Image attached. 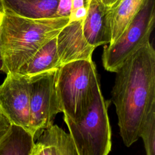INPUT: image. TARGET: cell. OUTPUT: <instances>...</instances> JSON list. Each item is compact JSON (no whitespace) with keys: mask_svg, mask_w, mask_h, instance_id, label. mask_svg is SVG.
Wrapping results in <instances>:
<instances>
[{"mask_svg":"<svg viewBox=\"0 0 155 155\" xmlns=\"http://www.w3.org/2000/svg\"><path fill=\"white\" fill-rule=\"evenodd\" d=\"M111 90L120 135L126 147L139 138L145 116L155 104V51L148 42L127 59L115 72Z\"/></svg>","mask_w":155,"mask_h":155,"instance_id":"1","label":"cell"},{"mask_svg":"<svg viewBox=\"0 0 155 155\" xmlns=\"http://www.w3.org/2000/svg\"><path fill=\"white\" fill-rule=\"evenodd\" d=\"M68 21L69 16L27 18L0 7L2 73H16L44 45L56 37Z\"/></svg>","mask_w":155,"mask_h":155,"instance_id":"2","label":"cell"},{"mask_svg":"<svg viewBox=\"0 0 155 155\" xmlns=\"http://www.w3.org/2000/svg\"><path fill=\"white\" fill-rule=\"evenodd\" d=\"M101 87L92 60H78L61 65L57 70L55 89L61 112L74 121L82 119Z\"/></svg>","mask_w":155,"mask_h":155,"instance_id":"3","label":"cell"},{"mask_svg":"<svg viewBox=\"0 0 155 155\" xmlns=\"http://www.w3.org/2000/svg\"><path fill=\"white\" fill-rule=\"evenodd\" d=\"M110 101H105L101 87L84 116L74 121L64 116L78 155H107L111 148V130L108 115Z\"/></svg>","mask_w":155,"mask_h":155,"instance_id":"4","label":"cell"},{"mask_svg":"<svg viewBox=\"0 0 155 155\" xmlns=\"http://www.w3.org/2000/svg\"><path fill=\"white\" fill-rule=\"evenodd\" d=\"M155 23L154 0H145L140 11L117 39L105 45L102 54L105 70L115 73L134 52L150 42Z\"/></svg>","mask_w":155,"mask_h":155,"instance_id":"5","label":"cell"},{"mask_svg":"<svg viewBox=\"0 0 155 155\" xmlns=\"http://www.w3.org/2000/svg\"><path fill=\"white\" fill-rule=\"evenodd\" d=\"M58 68L29 77V131L35 137L53 124L56 115L61 112L55 89V78Z\"/></svg>","mask_w":155,"mask_h":155,"instance_id":"6","label":"cell"},{"mask_svg":"<svg viewBox=\"0 0 155 155\" xmlns=\"http://www.w3.org/2000/svg\"><path fill=\"white\" fill-rule=\"evenodd\" d=\"M0 112L11 124L29 131L30 80L18 73H8L0 85Z\"/></svg>","mask_w":155,"mask_h":155,"instance_id":"7","label":"cell"},{"mask_svg":"<svg viewBox=\"0 0 155 155\" xmlns=\"http://www.w3.org/2000/svg\"><path fill=\"white\" fill-rule=\"evenodd\" d=\"M83 21L68 22L56 36V48L61 65L78 60H92L96 48L84 37Z\"/></svg>","mask_w":155,"mask_h":155,"instance_id":"8","label":"cell"},{"mask_svg":"<svg viewBox=\"0 0 155 155\" xmlns=\"http://www.w3.org/2000/svg\"><path fill=\"white\" fill-rule=\"evenodd\" d=\"M31 155H78L70 133L53 124L36 137Z\"/></svg>","mask_w":155,"mask_h":155,"instance_id":"9","label":"cell"},{"mask_svg":"<svg viewBox=\"0 0 155 155\" xmlns=\"http://www.w3.org/2000/svg\"><path fill=\"white\" fill-rule=\"evenodd\" d=\"M105 9L100 0H91L83 21L84 37L95 48L108 44L111 41V32L105 17Z\"/></svg>","mask_w":155,"mask_h":155,"instance_id":"10","label":"cell"},{"mask_svg":"<svg viewBox=\"0 0 155 155\" xmlns=\"http://www.w3.org/2000/svg\"><path fill=\"white\" fill-rule=\"evenodd\" d=\"M145 0H117L106 7L105 17L111 32L110 44L115 42L141 9Z\"/></svg>","mask_w":155,"mask_h":155,"instance_id":"11","label":"cell"},{"mask_svg":"<svg viewBox=\"0 0 155 155\" xmlns=\"http://www.w3.org/2000/svg\"><path fill=\"white\" fill-rule=\"evenodd\" d=\"M61 66L55 37L38 50L16 73L29 78L44 71L59 68Z\"/></svg>","mask_w":155,"mask_h":155,"instance_id":"12","label":"cell"},{"mask_svg":"<svg viewBox=\"0 0 155 155\" xmlns=\"http://www.w3.org/2000/svg\"><path fill=\"white\" fill-rule=\"evenodd\" d=\"M59 0H0V7L13 13L31 18L51 17Z\"/></svg>","mask_w":155,"mask_h":155,"instance_id":"13","label":"cell"},{"mask_svg":"<svg viewBox=\"0 0 155 155\" xmlns=\"http://www.w3.org/2000/svg\"><path fill=\"white\" fill-rule=\"evenodd\" d=\"M35 140L24 127L11 124L0 141L1 155H31Z\"/></svg>","mask_w":155,"mask_h":155,"instance_id":"14","label":"cell"},{"mask_svg":"<svg viewBox=\"0 0 155 155\" xmlns=\"http://www.w3.org/2000/svg\"><path fill=\"white\" fill-rule=\"evenodd\" d=\"M139 137H141L147 155L155 154V104L148 110L142 124Z\"/></svg>","mask_w":155,"mask_h":155,"instance_id":"15","label":"cell"},{"mask_svg":"<svg viewBox=\"0 0 155 155\" xmlns=\"http://www.w3.org/2000/svg\"><path fill=\"white\" fill-rule=\"evenodd\" d=\"M71 0H59L53 16H69L71 10Z\"/></svg>","mask_w":155,"mask_h":155,"instance_id":"16","label":"cell"},{"mask_svg":"<svg viewBox=\"0 0 155 155\" xmlns=\"http://www.w3.org/2000/svg\"><path fill=\"white\" fill-rule=\"evenodd\" d=\"M87 10H88V6L85 5L82 7L78 8L74 11L71 12L69 15L68 22L84 20L87 13Z\"/></svg>","mask_w":155,"mask_h":155,"instance_id":"17","label":"cell"},{"mask_svg":"<svg viewBox=\"0 0 155 155\" xmlns=\"http://www.w3.org/2000/svg\"><path fill=\"white\" fill-rule=\"evenodd\" d=\"M10 125L11 122L9 120L2 114L0 113V141L8 130Z\"/></svg>","mask_w":155,"mask_h":155,"instance_id":"18","label":"cell"},{"mask_svg":"<svg viewBox=\"0 0 155 155\" xmlns=\"http://www.w3.org/2000/svg\"><path fill=\"white\" fill-rule=\"evenodd\" d=\"M85 5L87 6L86 0H71L70 13L74 11L77 8L82 7Z\"/></svg>","mask_w":155,"mask_h":155,"instance_id":"19","label":"cell"},{"mask_svg":"<svg viewBox=\"0 0 155 155\" xmlns=\"http://www.w3.org/2000/svg\"><path fill=\"white\" fill-rule=\"evenodd\" d=\"M117 0H100L101 3L105 7H109L112 5Z\"/></svg>","mask_w":155,"mask_h":155,"instance_id":"20","label":"cell"},{"mask_svg":"<svg viewBox=\"0 0 155 155\" xmlns=\"http://www.w3.org/2000/svg\"><path fill=\"white\" fill-rule=\"evenodd\" d=\"M2 58L0 53V73H2Z\"/></svg>","mask_w":155,"mask_h":155,"instance_id":"21","label":"cell"},{"mask_svg":"<svg viewBox=\"0 0 155 155\" xmlns=\"http://www.w3.org/2000/svg\"><path fill=\"white\" fill-rule=\"evenodd\" d=\"M90 1H91V0H86V2H87V6H88V4H89V3H90Z\"/></svg>","mask_w":155,"mask_h":155,"instance_id":"22","label":"cell"},{"mask_svg":"<svg viewBox=\"0 0 155 155\" xmlns=\"http://www.w3.org/2000/svg\"><path fill=\"white\" fill-rule=\"evenodd\" d=\"M0 113H1V112H0Z\"/></svg>","mask_w":155,"mask_h":155,"instance_id":"23","label":"cell"}]
</instances>
